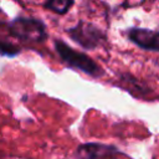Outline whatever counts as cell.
Returning <instances> with one entry per match:
<instances>
[{
    "instance_id": "cell-4",
    "label": "cell",
    "mask_w": 159,
    "mask_h": 159,
    "mask_svg": "<svg viewBox=\"0 0 159 159\" xmlns=\"http://www.w3.org/2000/svg\"><path fill=\"white\" fill-rule=\"evenodd\" d=\"M125 36L138 47L152 51L159 52V31L144 29V27H129L125 30Z\"/></svg>"
},
{
    "instance_id": "cell-7",
    "label": "cell",
    "mask_w": 159,
    "mask_h": 159,
    "mask_svg": "<svg viewBox=\"0 0 159 159\" xmlns=\"http://www.w3.org/2000/svg\"><path fill=\"white\" fill-rule=\"evenodd\" d=\"M20 52H21V47H19L15 43H11L10 41L0 37V56L15 57Z\"/></svg>"
},
{
    "instance_id": "cell-2",
    "label": "cell",
    "mask_w": 159,
    "mask_h": 159,
    "mask_svg": "<svg viewBox=\"0 0 159 159\" xmlns=\"http://www.w3.org/2000/svg\"><path fill=\"white\" fill-rule=\"evenodd\" d=\"M55 50H56L58 57L61 58V61L67 67L78 70L91 77H94V78L101 77L103 75V70L101 68V66L97 65L96 61H93L86 53L70 47L62 40H55Z\"/></svg>"
},
{
    "instance_id": "cell-5",
    "label": "cell",
    "mask_w": 159,
    "mask_h": 159,
    "mask_svg": "<svg viewBox=\"0 0 159 159\" xmlns=\"http://www.w3.org/2000/svg\"><path fill=\"white\" fill-rule=\"evenodd\" d=\"M120 154L118 148L103 143H84L80 144L76 149L77 159H109Z\"/></svg>"
},
{
    "instance_id": "cell-6",
    "label": "cell",
    "mask_w": 159,
    "mask_h": 159,
    "mask_svg": "<svg viewBox=\"0 0 159 159\" xmlns=\"http://www.w3.org/2000/svg\"><path fill=\"white\" fill-rule=\"evenodd\" d=\"M73 4L75 0H46L43 2V7L57 15H65L70 11Z\"/></svg>"
},
{
    "instance_id": "cell-1",
    "label": "cell",
    "mask_w": 159,
    "mask_h": 159,
    "mask_svg": "<svg viewBox=\"0 0 159 159\" xmlns=\"http://www.w3.org/2000/svg\"><path fill=\"white\" fill-rule=\"evenodd\" d=\"M9 34L26 43H41L47 40V29L43 21L35 17L17 16L7 24Z\"/></svg>"
},
{
    "instance_id": "cell-3",
    "label": "cell",
    "mask_w": 159,
    "mask_h": 159,
    "mask_svg": "<svg viewBox=\"0 0 159 159\" xmlns=\"http://www.w3.org/2000/svg\"><path fill=\"white\" fill-rule=\"evenodd\" d=\"M68 36L86 50H94L107 42L106 34L96 25L87 21H78L75 26L66 29Z\"/></svg>"
}]
</instances>
